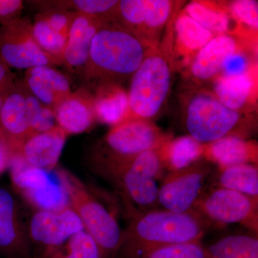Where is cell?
<instances>
[{"mask_svg": "<svg viewBox=\"0 0 258 258\" xmlns=\"http://www.w3.org/2000/svg\"><path fill=\"white\" fill-rule=\"evenodd\" d=\"M24 84L29 92L52 108L72 93L67 77L52 66L27 70Z\"/></svg>", "mask_w": 258, "mask_h": 258, "instance_id": "18", "label": "cell"}, {"mask_svg": "<svg viewBox=\"0 0 258 258\" xmlns=\"http://www.w3.org/2000/svg\"><path fill=\"white\" fill-rule=\"evenodd\" d=\"M185 126L190 137L205 145L230 136L245 139L249 130L238 111L224 106L216 97L207 93H198L190 99Z\"/></svg>", "mask_w": 258, "mask_h": 258, "instance_id": "7", "label": "cell"}, {"mask_svg": "<svg viewBox=\"0 0 258 258\" xmlns=\"http://www.w3.org/2000/svg\"><path fill=\"white\" fill-rule=\"evenodd\" d=\"M67 136L62 128L55 125L48 132L30 137L19 154L29 165L47 172L52 171L57 166Z\"/></svg>", "mask_w": 258, "mask_h": 258, "instance_id": "17", "label": "cell"}, {"mask_svg": "<svg viewBox=\"0 0 258 258\" xmlns=\"http://www.w3.org/2000/svg\"><path fill=\"white\" fill-rule=\"evenodd\" d=\"M210 225L196 211L133 212L115 258H143L164 247L201 242Z\"/></svg>", "mask_w": 258, "mask_h": 258, "instance_id": "1", "label": "cell"}, {"mask_svg": "<svg viewBox=\"0 0 258 258\" xmlns=\"http://www.w3.org/2000/svg\"><path fill=\"white\" fill-rule=\"evenodd\" d=\"M38 258H102L94 240L85 230L75 234L58 248L42 254Z\"/></svg>", "mask_w": 258, "mask_h": 258, "instance_id": "28", "label": "cell"}, {"mask_svg": "<svg viewBox=\"0 0 258 258\" xmlns=\"http://www.w3.org/2000/svg\"><path fill=\"white\" fill-rule=\"evenodd\" d=\"M103 22L77 13L70 30L62 64L71 72L82 76L87 63L93 39Z\"/></svg>", "mask_w": 258, "mask_h": 258, "instance_id": "15", "label": "cell"}, {"mask_svg": "<svg viewBox=\"0 0 258 258\" xmlns=\"http://www.w3.org/2000/svg\"><path fill=\"white\" fill-rule=\"evenodd\" d=\"M26 103L32 136L48 132L55 126L53 108L39 101L28 89Z\"/></svg>", "mask_w": 258, "mask_h": 258, "instance_id": "31", "label": "cell"}, {"mask_svg": "<svg viewBox=\"0 0 258 258\" xmlns=\"http://www.w3.org/2000/svg\"><path fill=\"white\" fill-rule=\"evenodd\" d=\"M14 74L9 66L0 58V94H6L14 86Z\"/></svg>", "mask_w": 258, "mask_h": 258, "instance_id": "38", "label": "cell"}, {"mask_svg": "<svg viewBox=\"0 0 258 258\" xmlns=\"http://www.w3.org/2000/svg\"><path fill=\"white\" fill-rule=\"evenodd\" d=\"M195 211L210 224H238L257 235L258 199L215 186L203 194Z\"/></svg>", "mask_w": 258, "mask_h": 258, "instance_id": "8", "label": "cell"}, {"mask_svg": "<svg viewBox=\"0 0 258 258\" xmlns=\"http://www.w3.org/2000/svg\"><path fill=\"white\" fill-rule=\"evenodd\" d=\"M97 120L115 126L130 119L128 93L118 84L101 86L93 96Z\"/></svg>", "mask_w": 258, "mask_h": 258, "instance_id": "21", "label": "cell"}, {"mask_svg": "<svg viewBox=\"0 0 258 258\" xmlns=\"http://www.w3.org/2000/svg\"><path fill=\"white\" fill-rule=\"evenodd\" d=\"M166 169L160 147L142 153L106 177L139 208L137 212H147L159 208L158 181L165 175Z\"/></svg>", "mask_w": 258, "mask_h": 258, "instance_id": "6", "label": "cell"}, {"mask_svg": "<svg viewBox=\"0 0 258 258\" xmlns=\"http://www.w3.org/2000/svg\"><path fill=\"white\" fill-rule=\"evenodd\" d=\"M171 84L169 56L151 49L132 77L128 93L130 119L154 118L164 106Z\"/></svg>", "mask_w": 258, "mask_h": 258, "instance_id": "5", "label": "cell"}, {"mask_svg": "<svg viewBox=\"0 0 258 258\" xmlns=\"http://www.w3.org/2000/svg\"><path fill=\"white\" fill-rule=\"evenodd\" d=\"M172 3L168 0H146L145 19L142 32L156 31L162 28L170 17Z\"/></svg>", "mask_w": 258, "mask_h": 258, "instance_id": "32", "label": "cell"}, {"mask_svg": "<svg viewBox=\"0 0 258 258\" xmlns=\"http://www.w3.org/2000/svg\"><path fill=\"white\" fill-rule=\"evenodd\" d=\"M169 138L150 120L131 119L115 126L93 147V169L106 176L139 154L161 147Z\"/></svg>", "mask_w": 258, "mask_h": 258, "instance_id": "3", "label": "cell"}, {"mask_svg": "<svg viewBox=\"0 0 258 258\" xmlns=\"http://www.w3.org/2000/svg\"><path fill=\"white\" fill-rule=\"evenodd\" d=\"M53 111L58 126L67 135L87 132L96 120L93 96L85 88L71 93L53 108Z\"/></svg>", "mask_w": 258, "mask_h": 258, "instance_id": "16", "label": "cell"}, {"mask_svg": "<svg viewBox=\"0 0 258 258\" xmlns=\"http://www.w3.org/2000/svg\"><path fill=\"white\" fill-rule=\"evenodd\" d=\"M203 156L218 167L242 164H257V147L253 142L230 136L205 145Z\"/></svg>", "mask_w": 258, "mask_h": 258, "instance_id": "20", "label": "cell"}, {"mask_svg": "<svg viewBox=\"0 0 258 258\" xmlns=\"http://www.w3.org/2000/svg\"><path fill=\"white\" fill-rule=\"evenodd\" d=\"M23 10L21 0H0V24L6 25L20 18Z\"/></svg>", "mask_w": 258, "mask_h": 258, "instance_id": "37", "label": "cell"}, {"mask_svg": "<svg viewBox=\"0 0 258 258\" xmlns=\"http://www.w3.org/2000/svg\"><path fill=\"white\" fill-rule=\"evenodd\" d=\"M118 5V1L115 0L60 1L61 9L82 13L98 19L103 23L116 21Z\"/></svg>", "mask_w": 258, "mask_h": 258, "instance_id": "30", "label": "cell"}, {"mask_svg": "<svg viewBox=\"0 0 258 258\" xmlns=\"http://www.w3.org/2000/svg\"><path fill=\"white\" fill-rule=\"evenodd\" d=\"M10 168L15 187L37 210L55 211L69 206L62 185L52 182L47 171L29 165L19 153L13 154Z\"/></svg>", "mask_w": 258, "mask_h": 258, "instance_id": "11", "label": "cell"}, {"mask_svg": "<svg viewBox=\"0 0 258 258\" xmlns=\"http://www.w3.org/2000/svg\"><path fill=\"white\" fill-rule=\"evenodd\" d=\"M249 60L242 52H237L232 54L226 59L222 66L223 76H239L247 74Z\"/></svg>", "mask_w": 258, "mask_h": 258, "instance_id": "36", "label": "cell"}, {"mask_svg": "<svg viewBox=\"0 0 258 258\" xmlns=\"http://www.w3.org/2000/svg\"><path fill=\"white\" fill-rule=\"evenodd\" d=\"M205 249L209 258H258L257 236H225Z\"/></svg>", "mask_w": 258, "mask_h": 258, "instance_id": "26", "label": "cell"}, {"mask_svg": "<svg viewBox=\"0 0 258 258\" xmlns=\"http://www.w3.org/2000/svg\"><path fill=\"white\" fill-rule=\"evenodd\" d=\"M184 13L214 35H225L230 28V20L227 13L206 3H190L186 5Z\"/></svg>", "mask_w": 258, "mask_h": 258, "instance_id": "27", "label": "cell"}, {"mask_svg": "<svg viewBox=\"0 0 258 258\" xmlns=\"http://www.w3.org/2000/svg\"><path fill=\"white\" fill-rule=\"evenodd\" d=\"M13 155L9 145L0 133V174L10 168Z\"/></svg>", "mask_w": 258, "mask_h": 258, "instance_id": "39", "label": "cell"}, {"mask_svg": "<svg viewBox=\"0 0 258 258\" xmlns=\"http://www.w3.org/2000/svg\"><path fill=\"white\" fill-rule=\"evenodd\" d=\"M253 81L248 74L239 76H221L214 86L215 96L224 106L237 111L248 101Z\"/></svg>", "mask_w": 258, "mask_h": 258, "instance_id": "24", "label": "cell"}, {"mask_svg": "<svg viewBox=\"0 0 258 258\" xmlns=\"http://www.w3.org/2000/svg\"><path fill=\"white\" fill-rule=\"evenodd\" d=\"M237 51L235 37L227 34L217 35L193 57L190 72L200 81L213 79L222 71L226 59Z\"/></svg>", "mask_w": 258, "mask_h": 258, "instance_id": "19", "label": "cell"}, {"mask_svg": "<svg viewBox=\"0 0 258 258\" xmlns=\"http://www.w3.org/2000/svg\"><path fill=\"white\" fill-rule=\"evenodd\" d=\"M0 58L10 68L18 69L62 64L38 46L28 18H20L1 25Z\"/></svg>", "mask_w": 258, "mask_h": 258, "instance_id": "10", "label": "cell"}, {"mask_svg": "<svg viewBox=\"0 0 258 258\" xmlns=\"http://www.w3.org/2000/svg\"><path fill=\"white\" fill-rule=\"evenodd\" d=\"M7 94H0V113H1L2 108H3V103H4L5 97H6Z\"/></svg>", "mask_w": 258, "mask_h": 258, "instance_id": "40", "label": "cell"}, {"mask_svg": "<svg viewBox=\"0 0 258 258\" xmlns=\"http://www.w3.org/2000/svg\"><path fill=\"white\" fill-rule=\"evenodd\" d=\"M231 10L236 18L250 28H258L257 2L237 0L231 3Z\"/></svg>", "mask_w": 258, "mask_h": 258, "instance_id": "35", "label": "cell"}, {"mask_svg": "<svg viewBox=\"0 0 258 258\" xmlns=\"http://www.w3.org/2000/svg\"><path fill=\"white\" fill-rule=\"evenodd\" d=\"M205 144L189 135L169 139L161 146V152L168 171L184 169L201 159Z\"/></svg>", "mask_w": 258, "mask_h": 258, "instance_id": "23", "label": "cell"}, {"mask_svg": "<svg viewBox=\"0 0 258 258\" xmlns=\"http://www.w3.org/2000/svg\"><path fill=\"white\" fill-rule=\"evenodd\" d=\"M178 49L184 55H196L215 35L209 31L185 13L176 18L174 23Z\"/></svg>", "mask_w": 258, "mask_h": 258, "instance_id": "25", "label": "cell"}, {"mask_svg": "<svg viewBox=\"0 0 258 258\" xmlns=\"http://www.w3.org/2000/svg\"><path fill=\"white\" fill-rule=\"evenodd\" d=\"M143 258H209L201 242L170 246L148 254Z\"/></svg>", "mask_w": 258, "mask_h": 258, "instance_id": "33", "label": "cell"}, {"mask_svg": "<svg viewBox=\"0 0 258 258\" xmlns=\"http://www.w3.org/2000/svg\"><path fill=\"white\" fill-rule=\"evenodd\" d=\"M0 258H1V257H0Z\"/></svg>", "mask_w": 258, "mask_h": 258, "instance_id": "41", "label": "cell"}, {"mask_svg": "<svg viewBox=\"0 0 258 258\" xmlns=\"http://www.w3.org/2000/svg\"><path fill=\"white\" fill-rule=\"evenodd\" d=\"M56 174L67 195L69 206L79 216L84 230L96 242L102 258H115L121 242L122 230L114 215L77 176L61 169Z\"/></svg>", "mask_w": 258, "mask_h": 258, "instance_id": "4", "label": "cell"}, {"mask_svg": "<svg viewBox=\"0 0 258 258\" xmlns=\"http://www.w3.org/2000/svg\"><path fill=\"white\" fill-rule=\"evenodd\" d=\"M32 30L38 46L62 64L67 37L62 36L51 28L41 13L35 16L32 24Z\"/></svg>", "mask_w": 258, "mask_h": 258, "instance_id": "29", "label": "cell"}, {"mask_svg": "<svg viewBox=\"0 0 258 258\" xmlns=\"http://www.w3.org/2000/svg\"><path fill=\"white\" fill-rule=\"evenodd\" d=\"M41 14L51 28L68 38L77 13L72 10H50L43 12Z\"/></svg>", "mask_w": 258, "mask_h": 258, "instance_id": "34", "label": "cell"}, {"mask_svg": "<svg viewBox=\"0 0 258 258\" xmlns=\"http://www.w3.org/2000/svg\"><path fill=\"white\" fill-rule=\"evenodd\" d=\"M0 257L32 258L30 239L14 197L0 187Z\"/></svg>", "mask_w": 258, "mask_h": 258, "instance_id": "13", "label": "cell"}, {"mask_svg": "<svg viewBox=\"0 0 258 258\" xmlns=\"http://www.w3.org/2000/svg\"><path fill=\"white\" fill-rule=\"evenodd\" d=\"M25 84L15 83L5 97L0 113V133L13 154L20 153L32 136L26 103Z\"/></svg>", "mask_w": 258, "mask_h": 258, "instance_id": "14", "label": "cell"}, {"mask_svg": "<svg viewBox=\"0 0 258 258\" xmlns=\"http://www.w3.org/2000/svg\"><path fill=\"white\" fill-rule=\"evenodd\" d=\"M145 40L117 21L103 23L93 37L83 81L94 90L132 78L151 50Z\"/></svg>", "mask_w": 258, "mask_h": 258, "instance_id": "2", "label": "cell"}, {"mask_svg": "<svg viewBox=\"0 0 258 258\" xmlns=\"http://www.w3.org/2000/svg\"><path fill=\"white\" fill-rule=\"evenodd\" d=\"M84 230L82 222L70 206L55 211L37 210L29 225V237L45 248L43 253L62 246L75 234Z\"/></svg>", "mask_w": 258, "mask_h": 258, "instance_id": "12", "label": "cell"}, {"mask_svg": "<svg viewBox=\"0 0 258 258\" xmlns=\"http://www.w3.org/2000/svg\"><path fill=\"white\" fill-rule=\"evenodd\" d=\"M211 172L208 163L199 160L184 169L168 171L159 187V208L168 211H195Z\"/></svg>", "mask_w": 258, "mask_h": 258, "instance_id": "9", "label": "cell"}, {"mask_svg": "<svg viewBox=\"0 0 258 258\" xmlns=\"http://www.w3.org/2000/svg\"><path fill=\"white\" fill-rule=\"evenodd\" d=\"M218 168L215 186L234 190L258 199L257 164H242Z\"/></svg>", "mask_w": 258, "mask_h": 258, "instance_id": "22", "label": "cell"}]
</instances>
